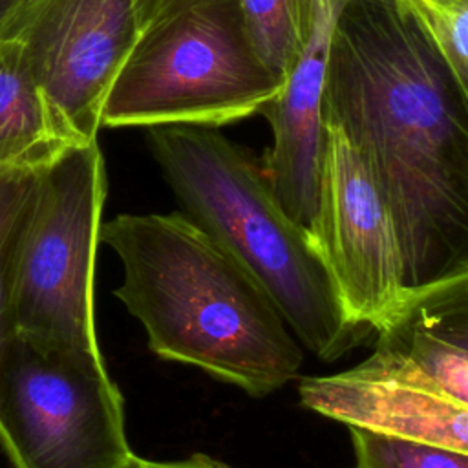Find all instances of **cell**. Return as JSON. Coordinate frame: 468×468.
Listing matches in <instances>:
<instances>
[{
    "instance_id": "cell-1",
    "label": "cell",
    "mask_w": 468,
    "mask_h": 468,
    "mask_svg": "<svg viewBox=\"0 0 468 468\" xmlns=\"http://www.w3.org/2000/svg\"><path fill=\"white\" fill-rule=\"evenodd\" d=\"M322 121L380 188L406 287L468 272V88L408 0H342Z\"/></svg>"
},
{
    "instance_id": "cell-2",
    "label": "cell",
    "mask_w": 468,
    "mask_h": 468,
    "mask_svg": "<svg viewBox=\"0 0 468 468\" xmlns=\"http://www.w3.org/2000/svg\"><path fill=\"white\" fill-rule=\"evenodd\" d=\"M99 241L121 258L115 296L165 360L192 364L252 397L296 377L303 353L247 267L185 214H119Z\"/></svg>"
},
{
    "instance_id": "cell-3",
    "label": "cell",
    "mask_w": 468,
    "mask_h": 468,
    "mask_svg": "<svg viewBox=\"0 0 468 468\" xmlns=\"http://www.w3.org/2000/svg\"><path fill=\"white\" fill-rule=\"evenodd\" d=\"M146 144L183 214L247 267L311 353L331 362L371 333L347 318L311 232L285 214L247 148L183 122L146 126Z\"/></svg>"
},
{
    "instance_id": "cell-4",
    "label": "cell",
    "mask_w": 468,
    "mask_h": 468,
    "mask_svg": "<svg viewBox=\"0 0 468 468\" xmlns=\"http://www.w3.org/2000/svg\"><path fill=\"white\" fill-rule=\"evenodd\" d=\"M239 0H170L137 35L101 112V126L207 124L245 119L278 95Z\"/></svg>"
},
{
    "instance_id": "cell-5",
    "label": "cell",
    "mask_w": 468,
    "mask_h": 468,
    "mask_svg": "<svg viewBox=\"0 0 468 468\" xmlns=\"http://www.w3.org/2000/svg\"><path fill=\"white\" fill-rule=\"evenodd\" d=\"M104 197L97 139L35 170L13 245L9 314L13 336L38 351L104 362L93 316Z\"/></svg>"
},
{
    "instance_id": "cell-6",
    "label": "cell",
    "mask_w": 468,
    "mask_h": 468,
    "mask_svg": "<svg viewBox=\"0 0 468 468\" xmlns=\"http://www.w3.org/2000/svg\"><path fill=\"white\" fill-rule=\"evenodd\" d=\"M104 362L13 336L0 356V446L15 468H119L132 453Z\"/></svg>"
},
{
    "instance_id": "cell-7",
    "label": "cell",
    "mask_w": 468,
    "mask_h": 468,
    "mask_svg": "<svg viewBox=\"0 0 468 468\" xmlns=\"http://www.w3.org/2000/svg\"><path fill=\"white\" fill-rule=\"evenodd\" d=\"M324 128L322 190L311 236L347 318L377 331L410 291L397 229L360 155L335 126Z\"/></svg>"
},
{
    "instance_id": "cell-8",
    "label": "cell",
    "mask_w": 468,
    "mask_h": 468,
    "mask_svg": "<svg viewBox=\"0 0 468 468\" xmlns=\"http://www.w3.org/2000/svg\"><path fill=\"white\" fill-rule=\"evenodd\" d=\"M139 35L132 0H24L0 38L16 40L75 139H97L108 90Z\"/></svg>"
},
{
    "instance_id": "cell-9",
    "label": "cell",
    "mask_w": 468,
    "mask_h": 468,
    "mask_svg": "<svg viewBox=\"0 0 468 468\" xmlns=\"http://www.w3.org/2000/svg\"><path fill=\"white\" fill-rule=\"evenodd\" d=\"M342 0H307L305 35L298 60L283 88L267 101L263 113L272 146L261 163L265 177L285 214L313 232L324 172L325 128L322 95L331 31Z\"/></svg>"
},
{
    "instance_id": "cell-10",
    "label": "cell",
    "mask_w": 468,
    "mask_h": 468,
    "mask_svg": "<svg viewBox=\"0 0 468 468\" xmlns=\"http://www.w3.org/2000/svg\"><path fill=\"white\" fill-rule=\"evenodd\" d=\"M298 391L305 408L347 426L468 452V404L410 380L373 356L336 375L303 378Z\"/></svg>"
},
{
    "instance_id": "cell-11",
    "label": "cell",
    "mask_w": 468,
    "mask_h": 468,
    "mask_svg": "<svg viewBox=\"0 0 468 468\" xmlns=\"http://www.w3.org/2000/svg\"><path fill=\"white\" fill-rule=\"evenodd\" d=\"M377 333V362L468 404V272L410 289Z\"/></svg>"
},
{
    "instance_id": "cell-12",
    "label": "cell",
    "mask_w": 468,
    "mask_h": 468,
    "mask_svg": "<svg viewBox=\"0 0 468 468\" xmlns=\"http://www.w3.org/2000/svg\"><path fill=\"white\" fill-rule=\"evenodd\" d=\"M80 144L37 82L24 48L0 38V168L38 170Z\"/></svg>"
},
{
    "instance_id": "cell-13",
    "label": "cell",
    "mask_w": 468,
    "mask_h": 468,
    "mask_svg": "<svg viewBox=\"0 0 468 468\" xmlns=\"http://www.w3.org/2000/svg\"><path fill=\"white\" fill-rule=\"evenodd\" d=\"M239 7L258 55L285 82L303 46L307 0H239Z\"/></svg>"
},
{
    "instance_id": "cell-14",
    "label": "cell",
    "mask_w": 468,
    "mask_h": 468,
    "mask_svg": "<svg viewBox=\"0 0 468 468\" xmlns=\"http://www.w3.org/2000/svg\"><path fill=\"white\" fill-rule=\"evenodd\" d=\"M349 431L355 468H468V452L358 426Z\"/></svg>"
},
{
    "instance_id": "cell-15",
    "label": "cell",
    "mask_w": 468,
    "mask_h": 468,
    "mask_svg": "<svg viewBox=\"0 0 468 468\" xmlns=\"http://www.w3.org/2000/svg\"><path fill=\"white\" fill-rule=\"evenodd\" d=\"M35 170L0 168V356L13 338L9 314L11 258L16 229L27 203Z\"/></svg>"
},
{
    "instance_id": "cell-16",
    "label": "cell",
    "mask_w": 468,
    "mask_h": 468,
    "mask_svg": "<svg viewBox=\"0 0 468 468\" xmlns=\"http://www.w3.org/2000/svg\"><path fill=\"white\" fill-rule=\"evenodd\" d=\"M119 468H227V466L205 453H194L183 461H150L132 452Z\"/></svg>"
},
{
    "instance_id": "cell-17",
    "label": "cell",
    "mask_w": 468,
    "mask_h": 468,
    "mask_svg": "<svg viewBox=\"0 0 468 468\" xmlns=\"http://www.w3.org/2000/svg\"><path fill=\"white\" fill-rule=\"evenodd\" d=\"M408 4L420 18L439 13H453L468 7V0H408Z\"/></svg>"
},
{
    "instance_id": "cell-18",
    "label": "cell",
    "mask_w": 468,
    "mask_h": 468,
    "mask_svg": "<svg viewBox=\"0 0 468 468\" xmlns=\"http://www.w3.org/2000/svg\"><path fill=\"white\" fill-rule=\"evenodd\" d=\"M139 31L170 2V0H132Z\"/></svg>"
},
{
    "instance_id": "cell-19",
    "label": "cell",
    "mask_w": 468,
    "mask_h": 468,
    "mask_svg": "<svg viewBox=\"0 0 468 468\" xmlns=\"http://www.w3.org/2000/svg\"><path fill=\"white\" fill-rule=\"evenodd\" d=\"M22 2L24 0H0V35L9 18L13 16V13L22 5Z\"/></svg>"
}]
</instances>
